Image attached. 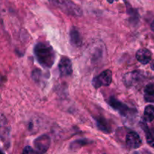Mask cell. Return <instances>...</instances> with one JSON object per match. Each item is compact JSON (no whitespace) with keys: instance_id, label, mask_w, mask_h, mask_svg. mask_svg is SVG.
<instances>
[{"instance_id":"obj_4","label":"cell","mask_w":154,"mask_h":154,"mask_svg":"<svg viewBox=\"0 0 154 154\" xmlns=\"http://www.w3.org/2000/svg\"><path fill=\"white\" fill-rule=\"evenodd\" d=\"M108 103L109 104L110 106H111L114 110L118 111L123 117H126L133 114L132 113L133 112V109H131L126 104L119 101L118 99H116L114 96H111V97L109 98V99L108 100Z\"/></svg>"},{"instance_id":"obj_5","label":"cell","mask_w":154,"mask_h":154,"mask_svg":"<svg viewBox=\"0 0 154 154\" xmlns=\"http://www.w3.org/2000/svg\"><path fill=\"white\" fill-rule=\"evenodd\" d=\"M142 78V75L139 71H134V72L126 73L123 76V81L125 86L128 87H132L139 84Z\"/></svg>"},{"instance_id":"obj_2","label":"cell","mask_w":154,"mask_h":154,"mask_svg":"<svg viewBox=\"0 0 154 154\" xmlns=\"http://www.w3.org/2000/svg\"><path fill=\"white\" fill-rule=\"evenodd\" d=\"M50 2L66 14L73 17L82 16V9L72 0H50Z\"/></svg>"},{"instance_id":"obj_18","label":"cell","mask_w":154,"mask_h":154,"mask_svg":"<svg viewBox=\"0 0 154 154\" xmlns=\"http://www.w3.org/2000/svg\"><path fill=\"white\" fill-rule=\"evenodd\" d=\"M107 1H108L109 3H112L113 2H114V0H107ZM124 1H125V0H124Z\"/></svg>"},{"instance_id":"obj_6","label":"cell","mask_w":154,"mask_h":154,"mask_svg":"<svg viewBox=\"0 0 154 154\" xmlns=\"http://www.w3.org/2000/svg\"><path fill=\"white\" fill-rule=\"evenodd\" d=\"M51 144V138L46 135H42L34 141V146L37 154L46 153Z\"/></svg>"},{"instance_id":"obj_15","label":"cell","mask_w":154,"mask_h":154,"mask_svg":"<svg viewBox=\"0 0 154 154\" xmlns=\"http://www.w3.org/2000/svg\"><path fill=\"white\" fill-rule=\"evenodd\" d=\"M22 154H35V152L31 147L26 146V147H24Z\"/></svg>"},{"instance_id":"obj_14","label":"cell","mask_w":154,"mask_h":154,"mask_svg":"<svg viewBox=\"0 0 154 154\" xmlns=\"http://www.w3.org/2000/svg\"><path fill=\"white\" fill-rule=\"evenodd\" d=\"M154 120V106L147 105L144 109V120L147 123L152 122Z\"/></svg>"},{"instance_id":"obj_10","label":"cell","mask_w":154,"mask_h":154,"mask_svg":"<svg viewBox=\"0 0 154 154\" xmlns=\"http://www.w3.org/2000/svg\"><path fill=\"white\" fill-rule=\"evenodd\" d=\"M96 125L99 130L105 133H111V128L108 124V122L103 117H99L96 118Z\"/></svg>"},{"instance_id":"obj_3","label":"cell","mask_w":154,"mask_h":154,"mask_svg":"<svg viewBox=\"0 0 154 154\" xmlns=\"http://www.w3.org/2000/svg\"><path fill=\"white\" fill-rule=\"evenodd\" d=\"M112 82V72L109 69L105 70L93 79L92 84L95 89L109 86Z\"/></svg>"},{"instance_id":"obj_1","label":"cell","mask_w":154,"mask_h":154,"mask_svg":"<svg viewBox=\"0 0 154 154\" xmlns=\"http://www.w3.org/2000/svg\"><path fill=\"white\" fill-rule=\"evenodd\" d=\"M34 54L41 66L45 69H51L55 61V51L46 42H38L34 48Z\"/></svg>"},{"instance_id":"obj_9","label":"cell","mask_w":154,"mask_h":154,"mask_svg":"<svg viewBox=\"0 0 154 154\" xmlns=\"http://www.w3.org/2000/svg\"><path fill=\"white\" fill-rule=\"evenodd\" d=\"M135 57L139 63L143 65H146L151 61L152 54L147 48H141L136 52Z\"/></svg>"},{"instance_id":"obj_11","label":"cell","mask_w":154,"mask_h":154,"mask_svg":"<svg viewBox=\"0 0 154 154\" xmlns=\"http://www.w3.org/2000/svg\"><path fill=\"white\" fill-rule=\"evenodd\" d=\"M70 42L73 46L79 47L82 43L81 36L79 32L75 28H72L70 31Z\"/></svg>"},{"instance_id":"obj_7","label":"cell","mask_w":154,"mask_h":154,"mask_svg":"<svg viewBox=\"0 0 154 154\" xmlns=\"http://www.w3.org/2000/svg\"><path fill=\"white\" fill-rule=\"evenodd\" d=\"M59 70L62 77L70 76L72 74V62L68 57H63L59 63Z\"/></svg>"},{"instance_id":"obj_12","label":"cell","mask_w":154,"mask_h":154,"mask_svg":"<svg viewBox=\"0 0 154 154\" xmlns=\"http://www.w3.org/2000/svg\"><path fill=\"white\" fill-rule=\"evenodd\" d=\"M143 129L145 132L146 140L149 145L154 148V128L149 129L147 125H142Z\"/></svg>"},{"instance_id":"obj_8","label":"cell","mask_w":154,"mask_h":154,"mask_svg":"<svg viewBox=\"0 0 154 154\" xmlns=\"http://www.w3.org/2000/svg\"><path fill=\"white\" fill-rule=\"evenodd\" d=\"M126 144L131 149H137L142 144L141 138L135 132H128L126 136Z\"/></svg>"},{"instance_id":"obj_17","label":"cell","mask_w":154,"mask_h":154,"mask_svg":"<svg viewBox=\"0 0 154 154\" xmlns=\"http://www.w3.org/2000/svg\"><path fill=\"white\" fill-rule=\"evenodd\" d=\"M150 65H151V66H151V69H153V70H154V60H152L151 64H150Z\"/></svg>"},{"instance_id":"obj_16","label":"cell","mask_w":154,"mask_h":154,"mask_svg":"<svg viewBox=\"0 0 154 154\" xmlns=\"http://www.w3.org/2000/svg\"><path fill=\"white\" fill-rule=\"evenodd\" d=\"M150 28H151L152 31L154 32V21H153L151 23V25H150Z\"/></svg>"},{"instance_id":"obj_13","label":"cell","mask_w":154,"mask_h":154,"mask_svg":"<svg viewBox=\"0 0 154 154\" xmlns=\"http://www.w3.org/2000/svg\"><path fill=\"white\" fill-rule=\"evenodd\" d=\"M144 99L147 102H154V87L148 84L144 89Z\"/></svg>"}]
</instances>
